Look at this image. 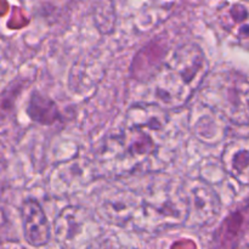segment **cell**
<instances>
[{"instance_id":"3957f363","label":"cell","mask_w":249,"mask_h":249,"mask_svg":"<svg viewBox=\"0 0 249 249\" xmlns=\"http://www.w3.org/2000/svg\"><path fill=\"white\" fill-rule=\"evenodd\" d=\"M21 221L23 237L29 246L45 247L51 240V226L41 204L36 198L24 199L21 204Z\"/></svg>"},{"instance_id":"6da1fadb","label":"cell","mask_w":249,"mask_h":249,"mask_svg":"<svg viewBox=\"0 0 249 249\" xmlns=\"http://www.w3.org/2000/svg\"><path fill=\"white\" fill-rule=\"evenodd\" d=\"M208 72V62L197 44L179 46L156 77L155 96L163 106L185 105L201 87Z\"/></svg>"},{"instance_id":"8992f818","label":"cell","mask_w":249,"mask_h":249,"mask_svg":"<svg viewBox=\"0 0 249 249\" xmlns=\"http://www.w3.org/2000/svg\"><path fill=\"white\" fill-rule=\"evenodd\" d=\"M26 112L31 121L40 125H53L63 119L57 104L39 90L31 92Z\"/></svg>"},{"instance_id":"7a4b0ae2","label":"cell","mask_w":249,"mask_h":249,"mask_svg":"<svg viewBox=\"0 0 249 249\" xmlns=\"http://www.w3.org/2000/svg\"><path fill=\"white\" fill-rule=\"evenodd\" d=\"M212 106L236 124L249 123V77L236 72L216 74L208 84Z\"/></svg>"},{"instance_id":"5b68a950","label":"cell","mask_w":249,"mask_h":249,"mask_svg":"<svg viewBox=\"0 0 249 249\" xmlns=\"http://www.w3.org/2000/svg\"><path fill=\"white\" fill-rule=\"evenodd\" d=\"M223 165L241 185H249V136L231 141L223 152Z\"/></svg>"},{"instance_id":"52a82bcc","label":"cell","mask_w":249,"mask_h":249,"mask_svg":"<svg viewBox=\"0 0 249 249\" xmlns=\"http://www.w3.org/2000/svg\"><path fill=\"white\" fill-rule=\"evenodd\" d=\"M123 146L130 157L143 160L153 155L156 145L153 139L145 130L138 128H128L123 139Z\"/></svg>"},{"instance_id":"277c9868","label":"cell","mask_w":249,"mask_h":249,"mask_svg":"<svg viewBox=\"0 0 249 249\" xmlns=\"http://www.w3.org/2000/svg\"><path fill=\"white\" fill-rule=\"evenodd\" d=\"M168 53V38H165L164 34H160L136 53L131 65V75L140 82H147L152 78L155 79L162 71Z\"/></svg>"},{"instance_id":"ba28073f","label":"cell","mask_w":249,"mask_h":249,"mask_svg":"<svg viewBox=\"0 0 249 249\" xmlns=\"http://www.w3.org/2000/svg\"><path fill=\"white\" fill-rule=\"evenodd\" d=\"M106 249H109V248H106Z\"/></svg>"}]
</instances>
